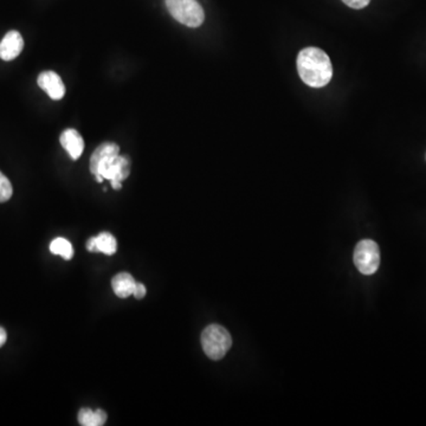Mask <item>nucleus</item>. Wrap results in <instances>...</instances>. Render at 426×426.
Listing matches in <instances>:
<instances>
[{"mask_svg":"<svg viewBox=\"0 0 426 426\" xmlns=\"http://www.w3.org/2000/svg\"><path fill=\"white\" fill-rule=\"evenodd\" d=\"M299 78L311 88H322L331 82L333 68L331 60L324 50L306 48L297 56Z\"/></svg>","mask_w":426,"mask_h":426,"instance_id":"nucleus-1","label":"nucleus"},{"mask_svg":"<svg viewBox=\"0 0 426 426\" xmlns=\"http://www.w3.org/2000/svg\"><path fill=\"white\" fill-rule=\"evenodd\" d=\"M201 346L210 359L220 360L231 348L233 338L222 326L210 324L201 333Z\"/></svg>","mask_w":426,"mask_h":426,"instance_id":"nucleus-2","label":"nucleus"},{"mask_svg":"<svg viewBox=\"0 0 426 426\" xmlns=\"http://www.w3.org/2000/svg\"><path fill=\"white\" fill-rule=\"evenodd\" d=\"M166 7L176 21L188 28H198L205 19L204 10L197 0H165Z\"/></svg>","mask_w":426,"mask_h":426,"instance_id":"nucleus-3","label":"nucleus"},{"mask_svg":"<svg viewBox=\"0 0 426 426\" xmlns=\"http://www.w3.org/2000/svg\"><path fill=\"white\" fill-rule=\"evenodd\" d=\"M354 265L363 275H372L380 265V250L372 240H363L354 250Z\"/></svg>","mask_w":426,"mask_h":426,"instance_id":"nucleus-4","label":"nucleus"},{"mask_svg":"<svg viewBox=\"0 0 426 426\" xmlns=\"http://www.w3.org/2000/svg\"><path fill=\"white\" fill-rule=\"evenodd\" d=\"M129 166L131 162L127 156L120 154L110 155L100 162L92 174L95 176H102L103 179L117 180L122 183L129 176Z\"/></svg>","mask_w":426,"mask_h":426,"instance_id":"nucleus-5","label":"nucleus"},{"mask_svg":"<svg viewBox=\"0 0 426 426\" xmlns=\"http://www.w3.org/2000/svg\"><path fill=\"white\" fill-rule=\"evenodd\" d=\"M38 85L51 99L62 100L65 94L62 78L53 71H44L38 76Z\"/></svg>","mask_w":426,"mask_h":426,"instance_id":"nucleus-6","label":"nucleus"},{"mask_svg":"<svg viewBox=\"0 0 426 426\" xmlns=\"http://www.w3.org/2000/svg\"><path fill=\"white\" fill-rule=\"evenodd\" d=\"M24 48V39L18 31L7 32L0 42V58L3 60H12L19 56Z\"/></svg>","mask_w":426,"mask_h":426,"instance_id":"nucleus-7","label":"nucleus"},{"mask_svg":"<svg viewBox=\"0 0 426 426\" xmlns=\"http://www.w3.org/2000/svg\"><path fill=\"white\" fill-rule=\"evenodd\" d=\"M87 249L89 252H102L112 256L117 252V240L110 233H101L99 236L92 237L87 242Z\"/></svg>","mask_w":426,"mask_h":426,"instance_id":"nucleus-8","label":"nucleus"},{"mask_svg":"<svg viewBox=\"0 0 426 426\" xmlns=\"http://www.w3.org/2000/svg\"><path fill=\"white\" fill-rule=\"evenodd\" d=\"M60 144L69 153L71 159L78 160L81 156L83 149H85V142L78 131H75V129L64 131L60 135Z\"/></svg>","mask_w":426,"mask_h":426,"instance_id":"nucleus-9","label":"nucleus"},{"mask_svg":"<svg viewBox=\"0 0 426 426\" xmlns=\"http://www.w3.org/2000/svg\"><path fill=\"white\" fill-rule=\"evenodd\" d=\"M135 285H137L135 279L128 272H120V274L114 276L113 279H112V287H113L114 292L120 299H127L129 296L133 295Z\"/></svg>","mask_w":426,"mask_h":426,"instance_id":"nucleus-10","label":"nucleus"},{"mask_svg":"<svg viewBox=\"0 0 426 426\" xmlns=\"http://www.w3.org/2000/svg\"><path fill=\"white\" fill-rule=\"evenodd\" d=\"M107 413L103 410H92L85 408L78 412V423L82 426H102L106 424Z\"/></svg>","mask_w":426,"mask_h":426,"instance_id":"nucleus-11","label":"nucleus"},{"mask_svg":"<svg viewBox=\"0 0 426 426\" xmlns=\"http://www.w3.org/2000/svg\"><path fill=\"white\" fill-rule=\"evenodd\" d=\"M117 154H120V148L117 144L105 142V144H100L99 147L96 148L95 151L92 153V158H90V172H95L96 167H97L100 162L102 161L103 159H106L107 156H110V155Z\"/></svg>","mask_w":426,"mask_h":426,"instance_id":"nucleus-12","label":"nucleus"},{"mask_svg":"<svg viewBox=\"0 0 426 426\" xmlns=\"http://www.w3.org/2000/svg\"><path fill=\"white\" fill-rule=\"evenodd\" d=\"M50 251L53 255H60L64 260H68V261L71 260L73 256H74V249H73L70 242L65 240V238H60V237L51 242V244H50Z\"/></svg>","mask_w":426,"mask_h":426,"instance_id":"nucleus-13","label":"nucleus"},{"mask_svg":"<svg viewBox=\"0 0 426 426\" xmlns=\"http://www.w3.org/2000/svg\"><path fill=\"white\" fill-rule=\"evenodd\" d=\"M12 185L10 180L7 179L6 176H4L3 173L0 172V203H5L12 197Z\"/></svg>","mask_w":426,"mask_h":426,"instance_id":"nucleus-14","label":"nucleus"},{"mask_svg":"<svg viewBox=\"0 0 426 426\" xmlns=\"http://www.w3.org/2000/svg\"><path fill=\"white\" fill-rule=\"evenodd\" d=\"M342 1H344L347 6L356 9V10H360V9L366 7L367 5L370 4L371 0H342Z\"/></svg>","mask_w":426,"mask_h":426,"instance_id":"nucleus-15","label":"nucleus"},{"mask_svg":"<svg viewBox=\"0 0 426 426\" xmlns=\"http://www.w3.org/2000/svg\"><path fill=\"white\" fill-rule=\"evenodd\" d=\"M133 295L138 299H144V296H146V287L142 283H137Z\"/></svg>","mask_w":426,"mask_h":426,"instance_id":"nucleus-16","label":"nucleus"},{"mask_svg":"<svg viewBox=\"0 0 426 426\" xmlns=\"http://www.w3.org/2000/svg\"><path fill=\"white\" fill-rule=\"evenodd\" d=\"M6 331H5V329H4V328L0 327V347H1V346H3L4 344H5V342H6Z\"/></svg>","mask_w":426,"mask_h":426,"instance_id":"nucleus-17","label":"nucleus"},{"mask_svg":"<svg viewBox=\"0 0 426 426\" xmlns=\"http://www.w3.org/2000/svg\"><path fill=\"white\" fill-rule=\"evenodd\" d=\"M110 183H112V187H113L114 190H120L121 187H122V183L117 181V180H110Z\"/></svg>","mask_w":426,"mask_h":426,"instance_id":"nucleus-18","label":"nucleus"}]
</instances>
